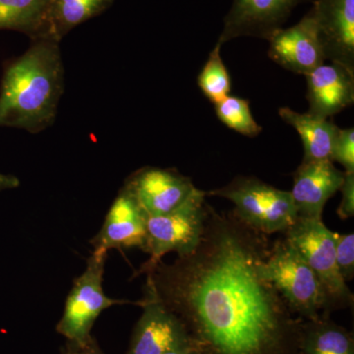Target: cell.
I'll list each match as a JSON object with an SVG mask.
<instances>
[{"instance_id":"6da1fadb","label":"cell","mask_w":354,"mask_h":354,"mask_svg":"<svg viewBox=\"0 0 354 354\" xmlns=\"http://www.w3.org/2000/svg\"><path fill=\"white\" fill-rule=\"evenodd\" d=\"M270 247L267 235L208 204L197 248L146 277L203 354H301L304 321L261 272Z\"/></svg>"},{"instance_id":"7a4b0ae2","label":"cell","mask_w":354,"mask_h":354,"mask_svg":"<svg viewBox=\"0 0 354 354\" xmlns=\"http://www.w3.org/2000/svg\"><path fill=\"white\" fill-rule=\"evenodd\" d=\"M64 91L59 41L34 39L19 57L7 62L0 84V127L38 134L57 118Z\"/></svg>"},{"instance_id":"3957f363","label":"cell","mask_w":354,"mask_h":354,"mask_svg":"<svg viewBox=\"0 0 354 354\" xmlns=\"http://www.w3.org/2000/svg\"><path fill=\"white\" fill-rule=\"evenodd\" d=\"M206 196L225 198L234 205L232 214L261 234H285L297 218L290 191L281 190L255 176H239Z\"/></svg>"},{"instance_id":"277c9868","label":"cell","mask_w":354,"mask_h":354,"mask_svg":"<svg viewBox=\"0 0 354 354\" xmlns=\"http://www.w3.org/2000/svg\"><path fill=\"white\" fill-rule=\"evenodd\" d=\"M261 272L277 288L290 311L302 321L322 315L325 298L316 274L288 239H277Z\"/></svg>"},{"instance_id":"5b68a950","label":"cell","mask_w":354,"mask_h":354,"mask_svg":"<svg viewBox=\"0 0 354 354\" xmlns=\"http://www.w3.org/2000/svg\"><path fill=\"white\" fill-rule=\"evenodd\" d=\"M283 234L301 254L322 286L325 306L321 316L353 307V292L339 274L335 260V232L322 221L297 218Z\"/></svg>"},{"instance_id":"8992f818","label":"cell","mask_w":354,"mask_h":354,"mask_svg":"<svg viewBox=\"0 0 354 354\" xmlns=\"http://www.w3.org/2000/svg\"><path fill=\"white\" fill-rule=\"evenodd\" d=\"M206 192L195 189L178 208L162 216L147 218V235L144 252L150 259L138 274H146L167 254L187 255L197 248L204 234L207 218Z\"/></svg>"},{"instance_id":"52a82bcc","label":"cell","mask_w":354,"mask_h":354,"mask_svg":"<svg viewBox=\"0 0 354 354\" xmlns=\"http://www.w3.org/2000/svg\"><path fill=\"white\" fill-rule=\"evenodd\" d=\"M106 257L108 253L94 251L87 261L85 271L74 281L57 326L58 334L66 339L83 342L92 337L91 330L95 320L113 305H141V300L131 302L106 297L102 288Z\"/></svg>"},{"instance_id":"ba28073f","label":"cell","mask_w":354,"mask_h":354,"mask_svg":"<svg viewBox=\"0 0 354 354\" xmlns=\"http://www.w3.org/2000/svg\"><path fill=\"white\" fill-rule=\"evenodd\" d=\"M140 306L143 313L133 330L127 354H164L192 344L185 325L158 297L148 277Z\"/></svg>"},{"instance_id":"9c48e42d","label":"cell","mask_w":354,"mask_h":354,"mask_svg":"<svg viewBox=\"0 0 354 354\" xmlns=\"http://www.w3.org/2000/svg\"><path fill=\"white\" fill-rule=\"evenodd\" d=\"M123 186L136 199L147 216L171 213L197 188L190 177L177 169L156 167H144L133 172Z\"/></svg>"},{"instance_id":"30bf717a","label":"cell","mask_w":354,"mask_h":354,"mask_svg":"<svg viewBox=\"0 0 354 354\" xmlns=\"http://www.w3.org/2000/svg\"><path fill=\"white\" fill-rule=\"evenodd\" d=\"M308 0H232L223 19V28L216 43L250 37L269 39L290 17L293 10Z\"/></svg>"},{"instance_id":"8fae6325","label":"cell","mask_w":354,"mask_h":354,"mask_svg":"<svg viewBox=\"0 0 354 354\" xmlns=\"http://www.w3.org/2000/svg\"><path fill=\"white\" fill-rule=\"evenodd\" d=\"M310 10L326 60L354 74V0H315Z\"/></svg>"},{"instance_id":"7c38bea8","label":"cell","mask_w":354,"mask_h":354,"mask_svg":"<svg viewBox=\"0 0 354 354\" xmlns=\"http://www.w3.org/2000/svg\"><path fill=\"white\" fill-rule=\"evenodd\" d=\"M268 41L269 57L293 73L306 76L325 64L322 44L311 10L297 24L279 30Z\"/></svg>"},{"instance_id":"4fadbf2b","label":"cell","mask_w":354,"mask_h":354,"mask_svg":"<svg viewBox=\"0 0 354 354\" xmlns=\"http://www.w3.org/2000/svg\"><path fill=\"white\" fill-rule=\"evenodd\" d=\"M147 218L136 199L122 186L106 214L101 230L91 241L94 251L109 253L111 249L123 250L133 247L143 250Z\"/></svg>"},{"instance_id":"5bb4252c","label":"cell","mask_w":354,"mask_h":354,"mask_svg":"<svg viewBox=\"0 0 354 354\" xmlns=\"http://www.w3.org/2000/svg\"><path fill=\"white\" fill-rule=\"evenodd\" d=\"M344 174L330 160L302 162L290 191L297 218L322 221L325 205L341 189Z\"/></svg>"},{"instance_id":"9a60e30c","label":"cell","mask_w":354,"mask_h":354,"mask_svg":"<svg viewBox=\"0 0 354 354\" xmlns=\"http://www.w3.org/2000/svg\"><path fill=\"white\" fill-rule=\"evenodd\" d=\"M305 77L312 115L328 120L353 104L354 74L342 65L323 64Z\"/></svg>"},{"instance_id":"2e32d148","label":"cell","mask_w":354,"mask_h":354,"mask_svg":"<svg viewBox=\"0 0 354 354\" xmlns=\"http://www.w3.org/2000/svg\"><path fill=\"white\" fill-rule=\"evenodd\" d=\"M281 120L295 128L304 144L302 162L330 160L333 148L339 129L332 121L317 118L308 113H299L290 108H281Z\"/></svg>"},{"instance_id":"e0dca14e","label":"cell","mask_w":354,"mask_h":354,"mask_svg":"<svg viewBox=\"0 0 354 354\" xmlns=\"http://www.w3.org/2000/svg\"><path fill=\"white\" fill-rule=\"evenodd\" d=\"M53 0H0V30L23 32L32 41L48 37Z\"/></svg>"},{"instance_id":"ac0fdd59","label":"cell","mask_w":354,"mask_h":354,"mask_svg":"<svg viewBox=\"0 0 354 354\" xmlns=\"http://www.w3.org/2000/svg\"><path fill=\"white\" fill-rule=\"evenodd\" d=\"M301 354H354L353 333L337 325L330 316L304 321L300 333Z\"/></svg>"},{"instance_id":"d6986e66","label":"cell","mask_w":354,"mask_h":354,"mask_svg":"<svg viewBox=\"0 0 354 354\" xmlns=\"http://www.w3.org/2000/svg\"><path fill=\"white\" fill-rule=\"evenodd\" d=\"M114 0H53L48 37L59 41L77 26L101 15Z\"/></svg>"},{"instance_id":"ffe728a7","label":"cell","mask_w":354,"mask_h":354,"mask_svg":"<svg viewBox=\"0 0 354 354\" xmlns=\"http://www.w3.org/2000/svg\"><path fill=\"white\" fill-rule=\"evenodd\" d=\"M221 44L216 43L198 76L200 90L214 104L225 100L232 92V79L221 59Z\"/></svg>"},{"instance_id":"44dd1931","label":"cell","mask_w":354,"mask_h":354,"mask_svg":"<svg viewBox=\"0 0 354 354\" xmlns=\"http://www.w3.org/2000/svg\"><path fill=\"white\" fill-rule=\"evenodd\" d=\"M218 120L230 129L247 137H256L262 132V127L254 120L250 102L241 97L228 95L215 104Z\"/></svg>"},{"instance_id":"7402d4cb","label":"cell","mask_w":354,"mask_h":354,"mask_svg":"<svg viewBox=\"0 0 354 354\" xmlns=\"http://www.w3.org/2000/svg\"><path fill=\"white\" fill-rule=\"evenodd\" d=\"M335 260L346 283L354 278V234H335Z\"/></svg>"},{"instance_id":"603a6c76","label":"cell","mask_w":354,"mask_h":354,"mask_svg":"<svg viewBox=\"0 0 354 354\" xmlns=\"http://www.w3.org/2000/svg\"><path fill=\"white\" fill-rule=\"evenodd\" d=\"M330 160L344 167L346 172H354V129L353 127L339 129Z\"/></svg>"},{"instance_id":"cb8c5ba5","label":"cell","mask_w":354,"mask_h":354,"mask_svg":"<svg viewBox=\"0 0 354 354\" xmlns=\"http://www.w3.org/2000/svg\"><path fill=\"white\" fill-rule=\"evenodd\" d=\"M339 191L342 192V201L337 214L342 221H346L354 216V172H346Z\"/></svg>"},{"instance_id":"d4e9b609","label":"cell","mask_w":354,"mask_h":354,"mask_svg":"<svg viewBox=\"0 0 354 354\" xmlns=\"http://www.w3.org/2000/svg\"><path fill=\"white\" fill-rule=\"evenodd\" d=\"M62 354H104L94 337H88L83 342L67 339Z\"/></svg>"},{"instance_id":"484cf974","label":"cell","mask_w":354,"mask_h":354,"mask_svg":"<svg viewBox=\"0 0 354 354\" xmlns=\"http://www.w3.org/2000/svg\"><path fill=\"white\" fill-rule=\"evenodd\" d=\"M19 186V178L12 176V174H6L0 172V192L4 190L15 189Z\"/></svg>"},{"instance_id":"4316f807","label":"cell","mask_w":354,"mask_h":354,"mask_svg":"<svg viewBox=\"0 0 354 354\" xmlns=\"http://www.w3.org/2000/svg\"><path fill=\"white\" fill-rule=\"evenodd\" d=\"M164 354H203V353L201 349L198 348L194 342H192V344H188V346L167 351V353Z\"/></svg>"}]
</instances>
